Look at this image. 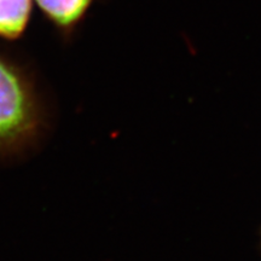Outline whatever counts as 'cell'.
Listing matches in <instances>:
<instances>
[{"label": "cell", "mask_w": 261, "mask_h": 261, "mask_svg": "<svg viewBox=\"0 0 261 261\" xmlns=\"http://www.w3.org/2000/svg\"><path fill=\"white\" fill-rule=\"evenodd\" d=\"M38 125V107L27 80L0 57V146L27 139Z\"/></svg>", "instance_id": "1"}, {"label": "cell", "mask_w": 261, "mask_h": 261, "mask_svg": "<svg viewBox=\"0 0 261 261\" xmlns=\"http://www.w3.org/2000/svg\"><path fill=\"white\" fill-rule=\"evenodd\" d=\"M93 0H37L48 19L62 29L73 28L90 8Z\"/></svg>", "instance_id": "3"}, {"label": "cell", "mask_w": 261, "mask_h": 261, "mask_svg": "<svg viewBox=\"0 0 261 261\" xmlns=\"http://www.w3.org/2000/svg\"><path fill=\"white\" fill-rule=\"evenodd\" d=\"M32 12V0H0V38L14 40L23 34Z\"/></svg>", "instance_id": "2"}]
</instances>
